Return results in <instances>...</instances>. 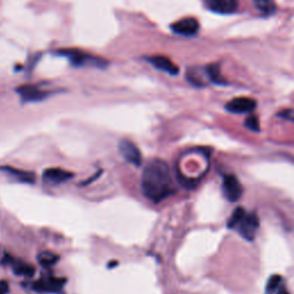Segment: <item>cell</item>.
Listing matches in <instances>:
<instances>
[{"mask_svg":"<svg viewBox=\"0 0 294 294\" xmlns=\"http://www.w3.org/2000/svg\"><path fill=\"white\" fill-rule=\"evenodd\" d=\"M66 280L56 278L53 276H48L40 278V280L34 282L32 288L36 292L46 293V294H60L62 292Z\"/></svg>","mask_w":294,"mask_h":294,"instance_id":"obj_4","label":"cell"},{"mask_svg":"<svg viewBox=\"0 0 294 294\" xmlns=\"http://www.w3.org/2000/svg\"><path fill=\"white\" fill-rule=\"evenodd\" d=\"M8 292V284L6 282H0V294H6Z\"/></svg>","mask_w":294,"mask_h":294,"instance_id":"obj_22","label":"cell"},{"mask_svg":"<svg viewBox=\"0 0 294 294\" xmlns=\"http://www.w3.org/2000/svg\"><path fill=\"white\" fill-rule=\"evenodd\" d=\"M58 260H59V256L50 252H44L38 255V261H40V264L44 266H54L58 262Z\"/></svg>","mask_w":294,"mask_h":294,"instance_id":"obj_18","label":"cell"},{"mask_svg":"<svg viewBox=\"0 0 294 294\" xmlns=\"http://www.w3.org/2000/svg\"><path fill=\"white\" fill-rule=\"evenodd\" d=\"M245 126L253 132H260V122L255 115H250L245 120Z\"/></svg>","mask_w":294,"mask_h":294,"instance_id":"obj_21","label":"cell"},{"mask_svg":"<svg viewBox=\"0 0 294 294\" xmlns=\"http://www.w3.org/2000/svg\"><path fill=\"white\" fill-rule=\"evenodd\" d=\"M223 194L230 202H236L242 198V186L234 175H226L223 177Z\"/></svg>","mask_w":294,"mask_h":294,"instance_id":"obj_5","label":"cell"},{"mask_svg":"<svg viewBox=\"0 0 294 294\" xmlns=\"http://www.w3.org/2000/svg\"><path fill=\"white\" fill-rule=\"evenodd\" d=\"M142 191L147 199L156 204L176 192L170 168L164 160L154 158L146 164L142 174Z\"/></svg>","mask_w":294,"mask_h":294,"instance_id":"obj_1","label":"cell"},{"mask_svg":"<svg viewBox=\"0 0 294 294\" xmlns=\"http://www.w3.org/2000/svg\"><path fill=\"white\" fill-rule=\"evenodd\" d=\"M246 215V212L242 207H238L234 212H232L231 218L228 220V228L229 229H236L239 222L244 218V216Z\"/></svg>","mask_w":294,"mask_h":294,"instance_id":"obj_16","label":"cell"},{"mask_svg":"<svg viewBox=\"0 0 294 294\" xmlns=\"http://www.w3.org/2000/svg\"><path fill=\"white\" fill-rule=\"evenodd\" d=\"M239 0H206V5L212 12L218 14H231L238 8Z\"/></svg>","mask_w":294,"mask_h":294,"instance_id":"obj_10","label":"cell"},{"mask_svg":"<svg viewBox=\"0 0 294 294\" xmlns=\"http://www.w3.org/2000/svg\"><path fill=\"white\" fill-rule=\"evenodd\" d=\"M186 77L188 82L196 85V86H204V85L206 84V80H210L206 68H204V70L200 68L190 69L186 72Z\"/></svg>","mask_w":294,"mask_h":294,"instance_id":"obj_13","label":"cell"},{"mask_svg":"<svg viewBox=\"0 0 294 294\" xmlns=\"http://www.w3.org/2000/svg\"><path fill=\"white\" fill-rule=\"evenodd\" d=\"M10 263L13 266L14 272L18 274V276H24V277H32L34 274V268L32 266L28 264V263L16 261L14 258H10Z\"/></svg>","mask_w":294,"mask_h":294,"instance_id":"obj_15","label":"cell"},{"mask_svg":"<svg viewBox=\"0 0 294 294\" xmlns=\"http://www.w3.org/2000/svg\"><path fill=\"white\" fill-rule=\"evenodd\" d=\"M207 69V74H208V77H210V80L212 83H215V84H226L224 82V80L222 78V76H220V69L216 64H210Z\"/></svg>","mask_w":294,"mask_h":294,"instance_id":"obj_17","label":"cell"},{"mask_svg":"<svg viewBox=\"0 0 294 294\" xmlns=\"http://www.w3.org/2000/svg\"><path fill=\"white\" fill-rule=\"evenodd\" d=\"M277 294H290V293L288 292V290H286L285 288H282L280 290H278Z\"/></svg>","mask_w":294,"mask_h":294,"instance_id":"obj_23","label":"cell"},{"mask_svg":"<svg viewBox=\"0 0 294 294\" xmlns=\"http://www.w3.org/2000/svg\"><path fill=\"white\" fill-rule=\"evenodd\" d=\"M61 56L68 58L74 66H92V67H106L107 61L102 58L94 56L91 54L80 51V50H62L59 52Z\"/></svg>","mask_w":294,"mask_h":294,"instance_id":"obj_2","label":"cell"},{"mask_svg":"<svg viewBox=\"0 0 294 294\" xmlns=\"http://www.w3.org/2000/svg\"><path fill=\"white\" fill-rule=\"evenodd\" d=\"M72 177V172L60 168L46 169L44 172V175H42V178H44L45 182H48V183H52V184L64 183V182L70 180Z\"/></svg>","mask_w":294,"mask_h":294,"instance_id":"obj_11","label":"cell"},{"mask_svg":"<svg viewBox=\"0 0 294 294\" xmlns=\"http://www.w3.org/2000/svg\"><path fill=\"white\" fill-rule=\"evenodd\" d=\"M254 5L258 10L264 14H270L274 10L272 0H254Z\"/></svg>","mask_w":294,"mask_h":294,"instance_id":"obj_19","label":"cell"},{"mask_svg":"<svg viewBox=\"0 0 294 294\" xmlns=\"http://www.w3.org/2000/svg\"><path fill=\"white\" fill-rule=\"evenodd\" d=\"M2 170L8 174L10 176L14 177L15 180L23 182V183H34V175L30 172H26V170L16 169V168H10V167H4Z\"/></svg>","mask_w":294,"mask_h":294,"instance_id":"obj_14","label":"cell"},{"mask_svg":"<svg viewBox=\"0 0 294 294\" xmlns=\"http://www.w3.org/2000/svg\"><path fill=\"white\" fill-rule=\"evenodd\" d=\"M148 61L156 68L160 69V70H162V72H168V74H170V75H177V74H178V72H180V68L177 67V66L167 56H150Z\"/></svg>","mask_w":294,"mask_h":294,"instance_id":"obj_12","label":"cell"},{"mask_svg":"<svg viewBox=\"0 0 294 294\" xmlns=\"http://www.w3.org/2000/svg\"><path fill=\"white\" fill-rule=\"evenodd\" d=\"M118 152L121 154V156L129 164L136 166V167H139L142 164V153L132 142L126 140V139H123V140L120 142Z\"/></svg>","mask_w":294,"mask_h":294,"instance_id":"obj_6","label":"cell"},{"mask_svg":"<svg viewBox=\"0 0 294 294\" xmlns=\"http://www.w3.org/2000/svg\"><path fill=\"white\" fill-rule=\"evenodd\" d=\"M18 94L21 96L23 102H40V100L45 99L50 94L44 90H42L36 85H22L18 88Z\"/></svg>","mask_w":294,"mask_h":294,"instance_id":"obj_9","label":"cell"},{"mask_svg":"<svg viewBox=\"0 0 294 294\" xmlns=\"http://www.w3.org/2000/svg\"><path fill=\"white\" fill-rule=\"evenodd\" d=\"M282 280H283V278H282V276H280V274H274V276L270 277L268 280V284H266V292L272 293V292L277 291L282 284Z\"/></svg>","mask_w":294,"mask_h":294,"instance_id":"obj_20","label":"cell"},{"mask_svg":"<svg viewBox=\"0 0 294 294\" xmlns=\"http://www.w3.org/2000/svg\"><path fill=\"white\" fill-rule=\"evenodd\" d=\"M170 28H172L174 32L180 34V36L191 37L194 36V34H196V32H199L200 24L198 20L194 18H185L175 23H172Z\"/></svg>","mask_w":294,"mask_h":294,"instance_id":"obj_8","label":"cell"},{"mask_svg":"<svg viewBox=\"0 0 294 294\" xmlns=\"http://www.w3.org/2000/svg\"><path fill=\"white\" fill-rule=\"evenodd\" d=\"M256 108V102L248 96H239L230 100L226 105V110L234 114H247Z\"/></svg>","mask_w":294,"mask_h":294,"instance_id":"obj_7","label":"cell"},{"mask_svg":"<svg viewBox=\"0 0 294 294\" xmlns=\"http://www.w3.org/2000/svg\"><path fill=\"white\" fill-rule=\"evenodd\" d=\"M258 226H260V222H258V215L255 212H246V215L244 216V218L239 222L236 229L238 230L239 234L242 238L252 242L255 238Z\"/></svg>","mask_w":294,"mask_h":294,"instance_id":"obj_3","label":"cell"}]
</instances>
